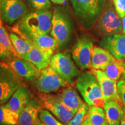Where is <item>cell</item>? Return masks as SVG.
<instances>
[{"instance_id": "cell-18", "label": "cell", "mask_w": 125, "mask_h": 125, "mask_svg": "<svg viewBox=\"0 0 125 125\" xmlns=\"http://www.w3.org/2000/svg\"><path fill=\"white\" fill-rule=\"evenodd\" d=\"M29 90L24 86H20L9 100L7 104L13 111L19 115L30 101Z\"/></svg>"}, {"instance_id": "cell-22", "label": "cell", "mask_w": 125, "mask_h": 125, "mask_svg": "<svg viewBox=\"0 0 125 125\" xmlns=\"http://www.w3.org/2000/svg\"><path fill=\"white\" fill-rule=\"evenodd\" d=\"M12 31L9 34L12 45L20 57L27 54L30 51L33 43L32 41L19 31L12 29Z\"/></svg>"}, {"instance_id": "cell-37", "label": "cell", "mask_w": 125, "mask_h": 125, "mask_svg": "<svg viewBox=\"0 0 125 125\" xmlns=\"http://www.w3.org/2000/svg\"><path fill=\"white\" fill-rule=\"evenodd\" d=\"M121 79H122V80L125 81V74H123V75H122V77H121Z\"/></svg>"}, {"instance_id": "cell-26", "label": "cell", "mask_w": 125, "mask_h": 125, "mask_svg": "<svg viewBox=\"0 0 125 125\" xmlns=\"http://www.w3.org/2000/svg\"><path fill=\"white\" fill-rule=\"evenodd\" d=\"M19 115L8 107L7 104H0V125H17Z\"/></svg>"}, {"instance_id": "cell-35", "label": "cell", "mask_w": 125, "mask_h": 125, "mask_svg": "<svg viewBox=\"0 0 125 125\" xmlns=\"http://www.w3.org/2000/svg\"><path fill=\"white\" fill-rule=\"evenodd\" d=\"M121 125H125V111H124V114H123L122 118Z\"/></svg>"}, {"instance_id": "cell-4", "label": "cell", "mask_w": 125, "mask_h": 125, "mask_svg": "<svg viewBox=\"0 0 125 125\" xmlns=\"http://www.w3.org/2000/svg\"><path fill=\"white\" fill-rule=\"evenodd\" d=\"M76 87L89 106L104 107L105 100L99 83L92 72L80 74L76 79Z\"/></svg>"}, {"instance_id": "cell-30", "label": "cell", "mask_w": 125, "mask_h": 125, "mask_svg": "<svg viewBox=\"0 0 125 125\" xmlns=\"http://www.w3.org/2000/svg\"><path fill=\"white\" fill-rule=\"evenodd\" d=\"M117 14L122 19L125 16V0H112Z\"/></svg>"}, {"instance_id": "cell-11", "label": "cell", "mask_w": 125, "mask_h": 125, "mask_svg": "<svg viewBox=\"0 0 125 125\" xmlns=\"http://www.w3.org/2000/svg\"><path fill=\"white\" fill-rule=\"evenodd\" d=\"M27 5L21 0H1L0 15L5 23L12 24L28 13Z\"/></svg>"}, {"instance_id": "cell-31", "label": "cell", "mask_w": 125, "mask_h": 125, "mask_svg": "<svg viewBox=\"0 0 125 125\" xmlns=\"http://www.w3.org/2000/svg\"><path fill=\"white\" fill-rule=\"evenodd\" d=\"M117 85H118L119 95L125 106V81L121 79L118 81Z\"/></svg>"}, {"instance_id": "cell-19", "label": "cell", "mask_w": 125, "mask_h": 125, "mask_svg": "<svg viewBox=\"0 0 125 125\" xmlns=\"http://www.w3.org/2000/svg\"><path fill=\"white\" fill-rule=\"evenodd\" d=\"M116 60L111 53L101 47L93 46L92 51V68L104 71L111 62Z\"/></svg>"}, {"instance_id": "cell-14", "label": "cell", "mask_w": 125, "mask_h": 125, "mask_svg": "<svg viewBox=\"0 0 125 125\" xmlns=\"http://www.w3.org/2000/svg\"><path fill=\"white\" fill-rule=\"evenodd\" d=\"M99 45L109 51L116 60H125V35L115 34L103 37Z\"/></svg>"}, {"instance_id": "cell-24", "label": "cell", "mask_w": 125, "mask_h": 125, "mask_svg": "<svg viewBox=\"0 0 125 125\" xmlns=\"http://www.w3.org/2000/svg\"><path fill=\"white\" fill-rule=\"evenodd\" d=\"M86 118L92 125H109L102 107L89 106Z\"/></svg>"}, {"instance_id": "cell-28", "label": "cell", "mask_w": 125, "mask_h": 125, "mask_svg": "<svg viewBox=\"0 0 125 125\" xmlns=\"http://www.w3.org/2000/svg\"><path fill=\"white\" fill-rule=\"evenodd\" d=\"M39 119L43 123L46 125H64L57 120L49 111L41 109L39 114Z\"/></svg>"}, {"instance_id": "cell-38", "label": "cell", "mask_w": 125, "mask_h": 125, "mask_svg": "<svg viewBox=\"0 0 125 125\" xmlns=\"http://www.w3.org/2000/svg\"><path fill=\"white\" fill-rule=\"evenodd\" d=\"M122 108H123V111H125V105L123 106Z\"/></svg>"}, {"instance_id": "cell-16", "label": "cell", "mask_w": 125, "mask_h": 125, "mask_svg": "<svg viewBox=\"0 0 125 125\" xmlns=\"http://www.w3.org/2000/svg\"><path fill=\"white\" fill-rule=\"evenodd\" d=\"M42 108L41 103L36 99H31L29 104L19 114L18 125H35L39 114Z\"/></svg>"}, {"instance_id": "cell-12", "label": "cell", "mask_w": 125, "mask_h": 125, "mask_svg": "<svg viewBox=\"0 0 125 125\" xmlns=\"http://www.w3.org/2000/svg\"><path fill=\"white\" fill-rule=\"evenodd\" d=\"M91 72L96 76L99 83L105 100H114L123 107L124 104L119 95L117 81L109 78L102 70L92 69Z\"/></svg>"}, {"instance_id": "cell-25", "label": "cell", "mask_w": 125, "mask_h": 125, "mask_svg": "<svg viewBox=\"0 0 125 125\" xmlns=\"http://www.w3.org/2000/svg\"><path fill=\"white\" fill-rule=\"evenodd\" d=\"M109 78L118 81L125 74V62L115 60L111 62L103 71Z\"/></svg>"}, {"instance_id": "cell-36", "label": "cell", "mask_w": 125, "mask_h": 125, "mask_svg": "<svg viewBox=\"0 0 125 125\" xmlns=\"http://www.w3.org/2000/svg\"><path fill=\"white\" fill-rule=\"evenodd\" d=\"M35 125H45L44 123H43L40 120V119H39L38 120V121H37V123H36Z\"/></svg>"}, {"instance_id": "cell-32", "label": "cell", "mask_w": 125, "mask_h": 125, "mask_svg": "<svg viewBox=\"0 0 125 125\" xmlns=\"http://www.w3.org/2000/svg\"><path fill=\"white\" fill-rule=\"evenodd\" d=\"M51 1L56 4H62L67 0H51Z\"/></svg>"}, {"instance_id": "cell-5", "label": "cell", "mask_w": 125, "mask_h": 125, "mask_svg": "<svg viewBox=\"0 0 125 125\" xmlns=\"http://www.w3.org/2000/svg\"><path fill=\"white\" fill-rule=\"evenodd\" d=\"M100 36L106 37L122 32V23L117 14L112 0H107L104 10L94 26Z\"/></svg>"}, {"instance_id": "cell-20", "label": "cell", "mask_w": 125, "mask_h": 125, "mask_svg": "<svg viewBox=\"0 0 125 125\" xmlns=\"http://www.w3.org/2000/svg\"><path fill=\"white\" fill-rule=\"evenodd\" d=\"M57 96L68 108L75 113L83 103L75 89L71 86L63 87V89L57 94Z\"/></svg>"}, {"instance_id": "cell-34", "label": "cell", "mask_w": 125, "mask_h": 125, "mask_svg": "<svg viewBox=\"0 0 125 125\" xmlns=\"http://www.w3.org/2000/svg\"><path fill=\"white\" fill-rule=\"evenodd\" d=\"M81 125H92L90 124V123L89 122L88 120H87V119L86 118H85V120H84Z\"/></svg>"}, {"instance_id": "cell-29", "label": "cell", "mask_w": 125, "mask_h": 125, "mask_svg": "<svg viewBox=\"0 0 125 125\" xmlns=\"http://www.w3.org/2000/svg\"><path fill=\"white\" fill-rule=\"evenodd\" d=\"M27 2L32 8L38 10H48L52 6L50 0H27Z\"/></svg>"}, {"instance_id": "cell-6", "label": "cell", "mask_w": 125, "mask_h": 125, "mask_svg": "<svg viewBox=\"0 0 125 125\" xmlns=\"http://www.w3.org/2000/svg\"><path fill=\"white\" fill-rule=\"evenodd\" d=\"M21 80L7 62L0 60V104L7 103L21 86Z\"/></svg>"}, {"instance_id": "cell-21", "label": "cell", "mask_w": 125, "mask_h": 125, "mask_svg": "<svg viewBox=\"0 0 125 125\" xmlns=\"http://www.w3.org/2000/svg\"><path fill=\"white\" fill-rule=\"evenodd\" d=\"M103 108L109 125H121L124 111L118 102L114 100H107Z\"/></svg>"}, {"instance_id": "cell-10", "label": "cell", "mask_w": 125, "mask_h": 125, "mask_svg": "<svg viewBox=\"0 0 125 125\" xmlns=\"http://www.w3.org/2000/svg\"><path fill=\"white\" fill-rule=\"evenodd\" d=\"M93 46L91 39L87 36H82L72 48V57L75 64L81 70L92 68V51Z\"/></svg>"}, {"instance_id": "cell-33", "label": "cell", "mask_w": 125, "mask_h": 125, "mask_svg": "<svg viewBox=\"0 0 125 125\" xmlns=\"http://www.w3.org/2000/svg\"><path fill=\"white\" fill-rule=\"evenodd\" d=\"M122 32L123 34L125 35V16L122 19Z\"/></svg>"}, {"instance_id": "cell-17", "label": "cell", "mask_w": 125, "mask_h": 125, "mask_svg": "<svg viewBox=\"0 0 125 125\" xmlns=\"http://www.w3.org/2000/svg\"><path fill=\"white\" fill-rule=\"evenodd\" d=\"M33 45L42 53L48 62H51L54 52L58 49L57 42L52 36L42 35L31 39Z\"/></svg>"}, {"instance_id": "cell-2", "label": "cell", "mask_w": 125, "mask_h": 125, "mask_svg": "<svg viewBox=\"0 0 125 125\" xmlns=\"http://www.w3.org/2000/svg\"><path fill=\"white\" fill-rule=\"evenodd\" d=\"M51 10H35L28 12L12 27L30 40L49 33L52 28Z\"/></svg>"}, {"instance_id": "cell-15", "label": "cell", "mask_w": 125, "mask_h": 125, "mask_svg": "<svg viewBox=\"0 0 125 125\" xmlns=\"http://www.w3.org/2000/svg\"><path fill=\"white\" fill-rule=\"evenodd\" d=\"M16 57H20L12 45L0 16V60L7 62Z\"/></svg>"}, {"instance_id": "cell-23", "label": "cell", "mask_w": 125, "mask_h": 125, "mask_svg": "<svg viewBox=\"0 0 125 125\" xmlns=\"http://www.w3.org/2000/svg\"><path fill=\"white\" fill-rule=\"evenodd\" d=\"M20 57L31 62L41 71L46 68L50 64L42 53L34 45L27 54L21 56Z\"/></svg>"}, {"instance_id": "cell-3", "label": "cell", "mask_w": 125, "mask_h": 125, "mask_svg": "<svg viewBox=\"0 0 125 125\" xmlns=\"http://www.w3.org/2000/svg\"><path fill=\"white\" fill-rule=\"evenodd\" d=\"M78 24L85 29L94 26L107 0H70Z\"/></svg>"}, {"instance_id": "cell-8", "label": "cell", "mask_w": 125, "mask_h": 125, "mask_svg": "<svg viewBox=\"0 0 125 125\" xmlns=\"http://www.w3.org/2000/svg\"><path fill=\"white\" fill-rule=\"evenodd\" d=\"M69 84L62 79L51 65L41 70L40 76L33 82L34 86L41 93H50L57 91Z\"/></svg>"}, {"instance_id": "cell-39", "label": "cell", "mask_w": 125, "mask_h": 125, "mask_svg": "<svg viewBox=\"0 0 125 125\" xmlns=\"http://www.w3.org/2000/svg\"><path fill=\"white\" fill-rule=\"evenodd\" d=\"M1 0H0V4H1ZM1 16V15H0Z\"/></svg>"}, {"instance_id": "cell-27", "label": "cell", "mask_w": 125, "mask_h": 125, "mask_svg": "<svg viewBox=\"0 0 125 125\" xmlns=\"http://www.w3.org/2000/svg\"><path fill=\"white\" fill-rule=\"evenodd\" d=\"M88 105L86 103H83L79 107L78 111L71 120L66 125H81L86 116L88 111Z\"/></svg>"}, {"instance_id": "cell-7", "label": "cell", "mask_w": 125, "mask_h": 125, "mask_svg": "<svg viewBox=\"0 0 125 125\" xmlns=\"http://www.w3.org/2000/svg\"><path fill=\"white\" fill-rule=\"evenodd\" d=\"M50 65L62 79L70 84L81 74L68 52H59L54 54L51 59Z\"/></svg>"}, {"instance_id": "cell-1", "label": "cell", "mask_w": 125, "mask_h": 125, "mask_svg": "<svg viewBox=\"0 0 125 125\" xmlns=\"http://www.w3.org/2000/svg\"><path fill=\"white\" fill-rule=\"evenodd\" d=\"M74 20L68 7H54L52 17L51 36L57 42L58 49L63 51L71 43L73 37Z\"/></svg>"}, {"instance_id": "cell-9", "label": "cell", "mask_w": 125, "mask_h": 125, "mask_svg": "<svg viewBox=\"0 0 125 125\" xmlns=\"http://www.w3.org/2000/svg\"><path fill=\"white\" fill-rule=\"evenodd\" d=\"M39 97L42 108L52 112L61 122L67 125L76 114L62 103L57 94L42 93Z\"/></svg>"}, {"instance_id": "cell-13", "label": "cell", "mask_w": 125, "mask_h": 125, "mask_svg": "<svg viewBox=\"0 0 125 125\" xmlns=\"http://www.w3.org/2000/svg\"><path fill=\"white\" fill-rule=\"evenodd\" d=\"M9 66L19 76L34 82L41 75V70L31 62L21 57H16L7 62Z\"/></svg>"}]
</instances>
